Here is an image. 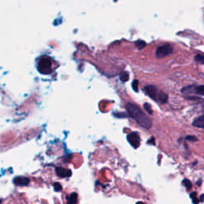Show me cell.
Listing matches in <instances>:
<instances>
[{"instance_id":"9","label":"cell","mask_w":204,"mask_h":204,"mask_svg":"<svg viewBox=\"0 0 204 204\" xmlns=\"http://www.w3.org/2000/svg\"><path fill=\"white\" fill-rule=\"evenodd\" d=\"M167 98H168V96L167 95L165 92L160 91V92H159V96H158L157 101L160 102L161 104H165L166 102L167 101Z\"/></svg>"},{"instance_id":"20","label":"cell","mask_w":204,"mask_h":204,"mask_svg":"<svg viewBox=\"0 0 204 204\" xmlns=\"http://www.w3.org/2000/svg\"><path fill=\"white\" fill-rule=\"evenodd\" d=\"M192 198V200H193V203L194 204H198V199L197 198H196V196H194V197L191 198Z\"/></svg>"},{"instance_id":"21","label":"cell","mask_w":204,"mask_h":204,"mask_svg":"<svg viewBox=\"0 0 204 204\" xmlns=\"http://www.w3.org/2000/svg\"><path fill=\"white\" fill-rule=\"evenodd\" d=\"M199 201H200V202H202V203H203V202H204V194L201 195V196H200V199H199Z\"/></svg>"},{"instance_id":"11","label":"cell","mask_w":204,"mask_h":204,"mask_svg":"<svg viewBox=\"0 0 204 204\" xmlns=\"http://www.w3.org/2000/svg\"><path fill=\"white\" fill-rule=\"evenodd\" d=\"M183 182V184L185 185V187H187V190H191V187H192V183H191V182L190 181L189 179H187V178L184 179Z\"/></svg>"},{"instance_id":"2","label":"cell","mask_w":204,"mask_h":204,"mask_svg":"<svg viewBox=\"0 0 204 204\" xmlns=\"http://www.w3.org/2000/svg\"><path fill=\"white\" fill-rule=\"evenodd\" d=\"M173 51V48L170 44H164L158 47V49L156 50V57L159 58H163V57L168 56L172 54Z\"/></svg>"},{"instance_id":"22","label":"cell","mask_w":204,"mask_h":204,"mask_svg":"<svg viewBox=\"0 0 204 204\" xmlns=\"http://www.w3.org/2000/svg\"><path fill=\"white\" fill-rule=\"evenodd\" d=\"M136 204H143V203H142V202H138V203H137Z\"/></svg>"},{"instance_id":"12","label":"cell","mask_w":204,"mask_h":204,"mask_svg":"<svg viewBox=\"0 0 204 204\" xmlns=\"http://www.w3.org/2000/svg\"><path fill=\"white\" fill-rule=\"evenodd\" d=\"M194 60L196 61L197 62L204 64V56L201 55V54H198V55H196L195 57H194Z\"/></svg>"},{"instance_id":"17","label":"cell","mask_w":204,"mask_h":204,"mask_svg":"<svg viewBox=\"0 0 204 204\" xmlns=\"http://www.w3.org/2000/svg\"><path fill=\"white\" fill-rule=\"evenodd\" d=\"M187 140H189V141H192V142H194V141H197V137H195L194 136H186L185 138Z\"/></svg>"},{"instance_id":"13","label":"cell","mask_w":204,"mask_h":204,"mask_svg":"<svg viewBox=\"0 0 204 204\" xmlns=\"http://www.w3.org/2000/svg\"><path fill=\"white\" fill-rule=\"evenodd\" d=\"M136 45L138 47V49L141 50V49H143V48H144L145 46H146V43H145V41H140H140H138L136 42Z\"/></svg>"},{"instance_id":"5","label":"cell","mask_w":204,"mask_h":204,"mask_svg":"<svg viewBox=\"0 0 204 204\" xmlns=\"http://www.w3.org/2000/svg\"><path fill=\"white\" fill-rule=\"evenodd\" d=\"M56 174L57 175V176H59L61 178H66V177L71 176L72 172L69 169H65L57 167H56Z\"/></svg>"},{"instance_id":"7","label":"cell","mask_w":204,"mask_h":204,"mask_svg":"<svg viewBox=\"0 0 204 204\" xmlns=\"http://www.w3.org/2000/svg\"><path fill=\"white\" fill-rule=\"evenodd\" d=\"M192 125L196 128H204V114L198 116V117L193 121Z\"/></svg>"},{"instance_id":"3","label":"cell","mask_w":204,"mask_h":204,"mask_svg":"<svg viewBox=\"0 0 204 204\" xmlns=\"http://www.w3.org/2000/svg\"><path fill=\"white\" fill-rule=\"evenodd\" d=\"M127 140L134 148L139 147L140 144V138L137 132H131L127 136Z\"/></svg>"},{"instance_id":"4","label":"cell","mask_w":204,"mask_h":204,"mask_svg":"<svg viewBox=\"0 0 204 204\" xmlns=\"http://www.w3.org/2000/svg\"><path fill=\"white\" fill-rule=\"evenodd\" d=\"M144 90H145L147 94L151 98H152L154 101H157L158 96H159V92H160V91L156 88V86L147 85L144 88Z\"/></svg>"},{"instance_id":"15","label":"cell","mask_w":204,"mask_h":204,"mask_svg":"<svg viewBox=\"0 0 204 204\" xmlns=\"http://www.w3.org/2000/svg\"><path fill=\"white\" fill-rule=\"evenodd\" d=\"M54 187V191H61V189H62V187H61V185L59 183H54V184L53 185Z\"/></svg>"},{"instance_id":"18","label":"cell","mask_w":204,"mask_h":204,"mask_svg":"<svg viewBox=\"0 0 204 204\" xmlns=\"http://www.w3.org/2000/svg\"><path fill=\"white\" fill-rule=\"evenodd\" d=\"M132 88L136 92H138V81L137 80H135L132 82Z\"/></svg>"},{"instance_id":"8","label":"cell","mask_w":204,"mask_h":204,"mask_svg":"<svg viewBox=\"0 0 204 204\" xmlns=\"http://www.w3.org/2000/svg\"><path fill=\"white\" fill-rule=\"evenodd\" d=\"M77 203V194L76 193H72L70 196L67 197L66 204H76Z\"/></svg>"},{"instance_id":"14","label":"cell","mask_w":204,"mask_h":204,"mask_svg":"<svg viewBox=\"0 0 204 204\" xmlns=\"http://www.w3.org/2000/svg\"><path fill=\"white\" fill-rule=\"evenodd\" d=\"M143 108H145V110L147 112V113L150 115H152V109L151 108V105L148 104V103H145L143 105Z\"/></svg>"},{"instance_id":"1","label":"cell","mask_w":204,"mask_h":204,"mask_svg":"<svg viewBox=\"0 0 204 204\" xmlns=\"http://www.w3.org/2000/svg\"><path fill=\"white\" fill-rule=\"evenodd\" d=\"M126 109L128 116L134 119L140 126L146 129H149L152 127V120L137 105H134L132 103H127Z\"/></svg>"},{"instance_id":"10","label":"cell","mask_w":204,"mask_h":204,"mask_svg":"<svg viewBox=\"0 0 204 204\" xmlns=\"http://www.w3.org/2000/svg\"><path fill=\"white\" fill-rule=\"evenodd\" d=\"M194 93H196V94H198V95H201V96H204V85L195 86Z\"/></svg>"},{"instance_id":"19","label":"cell","mask_w":204,"mask_h":204,"mask_svg":"<svg viewBox=\"0 0 204 204\" xmlns=\"http://www.w3.org/2000/svg\"><path fill=\"white\" fill-rule=\"evenodd\" d=\"M147 143H149V144H153V145H155V139H154L153 137H152V138L147 141Z\"/></svg>"},{"instance_id":"6","label":"cell","mask_w":204,"mask_h":204,"mask_svg":"<svg viewBox=\"0 0 204 204\" xmlns=\"http://www.w3.org/2000/svg\"><path fill=\"white\" fill-rule=\"evenodd\" d=\"M30 178L22 176H19L14 178V183L17 186H27L30 183Z\"/></svg>"},{"instance_id":"16","label":"cell","mask_w":204,"mask_h":204,"mask_svg":"<svg viewBox=\"0 0 204 204\" xmlns=\"http://www.w3.org/2000/svg\"><path fill=\"white\" fill-rule=\"evenodd\" d=\"M121 79L123 81H126L128 80V73H122L121 75Z\"/></svg>"}]
</instances>
